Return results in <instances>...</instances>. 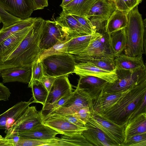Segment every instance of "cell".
Listing matches in <instances>:
<instances>
[{
	"instance_id": "obj_1",
	"label": "cell",
	"mask_w": 146,
	"mask_h": 146,
	"mask_svg": "<svg viewBox=\"0 0 146 146\" xmlns=\"http://www.w3.org/2000/svg\"><path fill=\"white\" fill-rule=\"evenodd\" d=\"M45 20L36 18L20 43L10 54L0 58V70L16 67L31 66L38 59L42 51L39 46Z\"/></svg>"
},
{
	"instance_id": "obj_2",
	"label": "cell",
	"mask_w": 146,
	"mask_h": 146,
	"mask_svg": "<svg viewBox=\"0 0 146 146\" xmlns=\"http://www.w3.org/2000/svg\"><path fill=\"white\" fill-rule=\"evenodd\" d=\"M145 95L146 81L130 90L110 109L98 113L117 124H126L130 114L141 103Z\"/></svg>"
},
{
	"instance_id": "obj_3",
	"label": "cell",
	"mask_w": 146,
	"mask_h": 146,
	"mask_svg": "<svg viewBox=\"0 0 146 146\" xmlns=\"http://www.w3.org/2000/svg\"><path fill=\"white\" fill-rule=\"evenodd\" d=\"M125 28L127 44L125 54L135 56L146 53V19H143L138 6L128 13Z\"/></svg>"
},
{
	"instance_id": "obj_4",
	"label": "cell",
	"mask_w": 146,
	"mask_h": 146,
	"mask_svg": "<svg viewBox=\"0 0 146 146\" xmlns=\"http://www.w3.org/2000/svg\"><path fill=\"white\" fill-rule=\"evenodd\" d=\"M115 72L117 79L113 83H108L102 89L103 92H122L146 81V66L133 70H117Z\"/></svg>"
},
{
	"instance_id": "obj_5",
	"label": "cell",
	"mask_w": 146,
	"mask_h": 146,
	"mask_svg": "<svg viewBox=\"0 0 146 146\" xmlns=\"http://www.w3.org/2000/svg\"><path fill=\"white\" fill-rule=\"evenodd\" d=\"M75 60L73 55L66 53L50 55L40 61L44 75L56 77L74 73Z\"/></svg>"
},
{
	"instance_id": "obj_6",
	"label": "cell",
	"mask_w": 146,
	"mask_h": 146,
	"mask_svg": "<svg viewBox=\"0 0 146 146\" xmlns=\"http://www.w3.org/2000/svg\"><path fill=\"white\" fill-rule=\"evenodd\" d=\"M109 38V34L105 31L100 36L91 40L84 50L74 56L75 59L80 62H87L103 57L115 58Z\"/></svg>"
},
{
	"instance_id": "obj_7",
	"label": "cell",
	"mask_w": 146,
	"mask_h": 146,
	"mask_svg": "<svg viewBox=\"0 0 146 146\" xmlns=\"http://www.w3.org/2000/svg\"><path fill=\"white\" fill-rule=\"evenodd\" d=\"M92 101L89 106L90 117L88 122L102 131L117 146H122L125 139L124 130L126 124L118 125L102 116L94 110Z\"/></svg>"
},
{
	"instance_id": "obj_8",
	"label": "cell",
	"mask_w": 146,
	"mask_h": 146,
	"mask_svg": "<svg viewBox=\"0 0 146 146\" xmlns=\"http://www.w3.org/2000/svg\"><path fill=\"white\" fill-rule=\"evenodd\" d=\"M43 116L35 106H29L12 126L5 132L6 135H18L37 125L43 123Z\"/></svg>"
},
{
	"instance_id": "obj_9",
	"label": "cell",
	"mask_w": 146,
	"mask_h": 146,
	"mask_svg": "<svg viewBox=\"0 0 146 146\" xmlns=\"http://www.w3.org/2000/svg\"><path fill=\"white\" fill-rule=\"evenodd\" d=\"M92 100L89 94L83 90L76 88L71 96L61 106L45 116L53 115H64L73 114L78 110L89 107Z\"/></svg>"
},
{
	"instance_id": "obj_10",
	"label": "cell",
	"mask_w": 146,
	"mask_h": 146,
	"mask_svg": "<svg viewBox=\"0 0 146 146\" xmlns=\"http://www.w3.org/2000/svg\"><path fill=\"white\" fill-rule=\"evenodd\" d=\"M67 37V34L56 21L45 20L40 42V49L42 51L47 49Z\"/></svg>"
},
{
	"instance_id": "obj_11",
	"label": "cell",
	"mask_w": 146,
	"mask_h": 146,
	"mask_svg": "<svg viewBox=\"0 0 146 146\" xmlns=\"http://www.w3.org/2000/svg\"><path fill=\"white\" fill-rule=\"evenodd\" d=\"M0 5L8 13L21 19L30 17L35 10L32 0H0Z\"/></svg>"
},
{
	"instance_id": "obj_12",
	"label": "cell",
	"mask_w": 146,
	"mask_h": 146,
	"mask_svg": "<svg viewBox=\"0 0 146 146\" xmlns=\"http://www.w3.org/2000/svg\"><path fill=\"white\" fill-rule=\"evenodd\" d=\"M73 92L72 86L67 76L56 77L55 80L48 93L41 113L48 107L53 104L62 97Z\"/></svg>"
},
{
	"instance_id": "obj_13",
	"label": "cell",
	"mask_w": 146,
	"mask_h": 146,
	"mask_svg": "<svg viewBox=\"0 0 146 146\" xmlns=\"http://www.w3.org/2000/svg\"><path fill=\"white\" fill-rule=\"evenodd\" d=\"M80 76H90L104 80L109 83H114L117 78L115 72L104 70L89 62H80L75 66L74 73Z\"/></svg>"
},
{
	"instance_id": "obj_14",
	"label": "cell",
	"mask_w": 146,
	"mask_h": 146,
	"mask_svg": "<svg viewBox=\"0 0 146 146\" xmlns=\"http://www.w3.org/2000/svg\"><path fill=\"white\" fill-rule=\"evenodd\" d=\"M116 9L113 0H97L86 16L92 22L101 24L107 21Z\"/></svg>"
},
{
	"instance_id": "obj_15",
	"label": "cell",
	"mask_w": 146,
	"mask_h": 146,
	"mask_svg": "<svg viewBox=\"0 0 146 146\" xmlns=\"http://www.w3.org/2000/svg\"><path fill=\"white\" fill-rule=\"evenodd\" d=\"M55 21L62 27L68 38L90 34L74 17L65 11L62 10Z\"/></svg>"
},
{
	"instance_id": "obj_16",
	"label": "cell",
	"mask_w": 146,
	"mask_h": 146,
	"mask_svg": "<svg viewBox=\"0 0 146 146\" xmlns=\"http://www.w3.org/2000/svg\"><path fill=\"white\" fill-rule=\"evenodd\" d=\"M43 123L60 131L62 134L71 135L82 133L88 129L73 124L64 118L56 115H53L43 118Z\"/></svg>"
},
{
	"instance_id": "obj_17",
	"label": "cell",
	"mask_w": 146,
	"mask_h": 146,
	"mask_svg": "<svg viewBox=\"0 0 146 146\" xmlns=\"http://www.w3.org/2000/svg\"><path fill=\"white\" fill-rule=\"evenodd\" d=\"M32 65L16 67L1 71L2 83L18 82L29 83L31 78Z\"/></svg>"
},
{
	"instance_id": "obj_18",
	"label": "cell",
	"mask_w": 146,
	"mask_h": 146,
	"mask_svg": "<svg viewBox=\"0 0 146 146\" xmlns=\"http://www.w3.org/2000/svg\"><path fill=\"white\" fill-rule=\"evenodd\" d=\"M33 98L27 102L21 101L0 115V129H7L11 127L30 105Z\"/></svg>"
},
{
	"instance_id": "obj_19",
	"label": "cell",
	"mask_w": 146,
	"mask_h": 146,
	"mask_svg": "<svg viewBox=\"0 0 146 146\" xmlns=\"http://www.w3.org/2000/svg\"><path fill=\"white\" fill-rule=\"evenodd\" d=\"M131 89L122 92L116 93L104 92L102 90L97 97L92 100V106L93 110L99 114L107 110L115 104Z\"/></svg>"
},
{
	"instance_id": "obj_20",
	"label": "cell",
	"mask_w": 146,
	"mask_h": 146,
	"mask_svg": "<svg viewBox=\"0 0 146 146\" xmlns=\"http://www.w3.org/2000/svg\"><path fill=\"white\" fill-rule=\"evenodd\" d=\"M80 77L76 88L86 91L90 96L92 100L97 97L108 83L104 80L94 76Z\"/></svg>"
},
{
	"instance_id": "obj_21",
	"label": "cell",
	"mask_w": 146,
	"mask_h": 146,
	"mask_svg": "<svg viewBox=\"0 0 146 146\" xmlns=\"http://www.w3.org/2000/svg\"><path fill=\"white\" fill-rule=\"evenodd\" d=\"M88 129L82 134L86 139L94 146H117L100 129L88 122L85 124Z\"/></svg>"
},
{
	"instance_id": "obj_22",
	"label": "cell",
	"mask_w": 146,
	"mask_h": 146,
	"mask_svg": "<svg viewBox=\"0 0 146 146\" xmlns=\"http://www.w3.org/2000/svg\"><path fill=\"white\" fill-rule=\"evenodd\" d=\"M58 134L61 133L44 125L38 124L31 129L19 134L20 138L38 140H48L56 138Z\"/></svg>"
},
{
	"instance_id": "obj_23",
	"label": "cell",
	"mask_w": 146,
	"mask_h": 146,
	"mask_svg": "<svg viewBox=\"0 0 146 146\" xmlns=\"http://www.w3.org/2000/svg\"><path fill=\"white\" fill-rule=\"evenodd\" d=\"M32 26L15 33L0 44V58L8 55L18 46L24 38Z\"/></svg>"
},
{
	"instance_id": "obj_24",
	"label": "cell",
	"mask_w": 146,
	"mask_h": 146,
	"mask_svg": "<svg viewBox=\"0 0 146 146\" xmlns=\"http://www.w3.org/2000/svg\"><path fill=\"white\" fill-rule=\"evenodd\" d=\"M101 34L97 32L93 34L70 38L67 42L68 53L74 55L79 54L86 48L91 40Z\"/></svg>"
},
{
	"instance_id": "obj_25",
	"label": "cell",
	"mask_w": 146,
	"mask_h": 146,
	"mask_svg": "<svg viewBox=\"0 0 146 146\" xmlns=\"http://www.w3.org/2000/svg\"><path fill=\"white\" fill-rule=\"evenodd\" d=\"M117 70H133L146 66L143 55L135 56L120 54L114 58Z\"/></svg>"
},
{
	"instance_id": "obj_26",
	"label": "cell",
	"mask_w": 146,
	"mask_h": 146,
	"mask_svg": "<svg viewBox=\"0 0 146 146\" xmlns=\"http://www.w3.org/2000/svg\"><path fill=\"white\" fill-rule=\"evenodd\" d=\"M128 13L116 9L107 21L105 31L108 34L125 28Z\"/></svg>"
},
{
	"instance_id": "obj_27",
	"label": "cell",
	"mask_w": 146,
	"mask_h": 146,
	"mask_svg": "<svg viewBox=\"0 0 146 146\" xmlns=\"http://www.w3.org/2000/svg\"><path fill=\"white\" fill-rule=\"evenodd\" d=\"M146 132V112L142 113L126 123L124 130L125 137Z\"/></svg>"
},
{
	"instance_id": "obj_28",
	"label": "cell",
	"mask_w": 146,
	"mask_h": 146,
	"mask_svg": "<svg viewBox=\"0 0 146 146\" xmlns=\"http://www.w3.org/2000/svg\"><path fill=\"white\" fill-rule=\"evenodd\" d=\"M97 0H73L62 8V10L73 14L86 16Z\"/></svg>"
},
{
	"instance_id": "obj_29",
	"label": "cell",
	"mask_w": 146,
	"mask_h": 146,
	"mask_svg": "<svg viewBox=\"0 0 146 146\" xmlns=\"http://www.w3.org/2000/svg\"><path fill=\"white\" fill-rule=\"evenodd\" d=\"M109 40L115 57L121 54L126 46L125 28L109 34Z\"/></svg>"
},
{
	"instance_id": "obj_30",
	"label": "cell",
	"mask_w": 146,
	"mask_h": 146,
	"mask_svg": "<svg viewBox=\"0 0 146 146\" xmlns=\"http://www.w3.org/2000/svg\"><path fill=\"white\" fill-rule=\"evenodd\" d=\"M36 17H29L19 21L0 30V44L6 39L15 33L31 26Z\"/></svg>"
},
{
	"instance_id": "obj_31",
	"label": "cell",
	"mask_w": 146,
	"mask_h": 146,
	"mask_svg": "<svg viewBox=\"0 0 146 146\" xmlns=\"http://www.w3.org/2000/svg\"><path fill=\"white\" fill-rule=\"evenodd\" d=\"M28 87L31 88L33 103H39L44 105L48 95V92L42 83L34 80L29 83Z\"/></svg>"
},
{
	"instance_id": "obj_32",
	"label": "cell",
	"mask_w": 146,
	"mask_h": 146,
	"mask_svg": "<svg viewBox=\"0 0 146 146\" xmlns=\"http://www.w3.org/2000/svg\"><path fill=\"white\" fill-rule=\"evenodd\" d=\"M61 135L60 138L62 146H93L82 133Z\"/></svg>"
},
{
	"instance_id": "obj_33",
	"label": "cell",
	"mask_w": 146,
	"mask_h": 146,
	"mask_svg": "<svg viewBox=\"0 0 146 146\" xmlns=\"http://www.w3.org/2000/svg\"><path fill=\"white\" fill-rule=\"evenodd\" d=\"M61 146L60 138L48 140H38L20 138L17 146Z\"/></svg>"
},
{
	"instance_id": "obj_34",
	"label": "cell",
	"mask_w": 146,
	"mask_h": 146,
	"mask_svg": "<svg viewBox=\"0 0 146 146\" xmlns=\"http://www.w3.org/2000/svg\"><path fill=\"white\" fill-rule=\"evenodd\" d=\"M70 38L67 37L64 40L58 42L49 48L42 51L38 59L41 61L50 55L68 53L67 42Z\"/></svg>"
},
{
	"instance_id": "obj_35",
	"label": "cell",
	"mask_w": 146,
	"mask_h": 146,
	"mask_svg": "<svg viewBox=\"0 0 146 146\" xmlns=\"http://www.w3.org/2000/svg\"><path fill=\"white\" fill-rule=\"evenodd\" d=\"M88 62L105 70L115 72L117 70L114 58L103 57L98 59H92Z\"/></svg>"
},
{
	"instance_id": "obj_36",
	"label": "cell",
	"mask_w": 146,
	"mask_h": 146,
	"mask_svg": "<svg viewBox=\"0 0 146 146\" xmlns=\"http://www.w3.org/2000/svg\"><path fill=\"white\" fill-rule=\"evenodd\" d=\"M146 146V132L125 137L122 146Z\"/></svg>"
},
{
	"instance_id": "obj_37",
	"label": "cell",
	"mask_w": 146,
	"mask_h": 146,
	"mask_svg": "<svg viewBox=\"0 0 146 146\" xmlns=\"http://www.w3.org/2000/svg\"><path fill=\"white\" fill-rule=\"evenodd\" d=\"M116 9L128 13L141 3L143 0H113Z\"/></svg>"
},
{
	"instance_id": "obj_38",
	"label": "cell",
	"mask_w": 146,
	"mask_h": 146,
	"mask_svg": "<svg viewBox=\"0 0 146 146\" xmlns=\"http://www.w3.org/2000/svg\"><path fill=\"white\" fill-rule=\"evenodd\" d=\"M70 14L90 34H94L97 32L96 27L87 16Z\"/></svg>"
},
{
	"instance_id": "obj_39",
	"label": "cell",
	"mask_w": 146,
	"mask_h": 146,
	"mask_svg": "<svg viewBox=\"0 0 146 146\" xmlns=\"http://www.w3.org/2000/svg\"><path fill=\"white\" fill-rule=\"evenodd\" d=\"M0 19L3 24V28L8 27L21 20L8 13L0 5Z\"/></svg>"
},
{
	"instance_id": "obj_40",
	"label": "cell",
	"mask_w": 146,
	"mask_h": 146,
	"mask_svg": "<svg viewBox=\"0 0 146 146\" xmlns=\"http://www.w3.org/2000/svg\"><path fill=\"white\" fill-rule=\"evenodd\" d=\"M31 69V78L30 81L34 80L40 81L44 75L43 66L41 62L38 59L34 62L32 65Z\"/></svg>"
},
{
	"instance_id": "obj_41",
	"label": "cell",
	"mask_w": 146,
	"mask_h": 146,
	"mask_svg": "<svg viewBox=\"0 0 146 146\" xmlns=\"http://www.w3.org/2000/svg\"><path fill=\"white\" fill-rule=\"evenodd\" d=\"M20 139L17 135H5L3 137L0 135V146H17Z\"/></svg>"
},
{
	"instance_id": "obj_42",
	"label": "cell",
	"mask_w": 146,
	"mask_h": 146,
	"mask_svg": "<svg viewBox=\"0 0 146 146\" xmlns=\"http://www.w3.org/2000/svg\"><path fill=\"white\" fill-rule=\"evenodd\" d=\"M73 115L86 124L88 121L90 117V112L89 107L81 108L78 110Z\"/></svg>"
},
{
	"instance_id": "obj_43",
	"label": "cell",
	"mask_w": 146,
	"mask_h": 146,
	"mask_svg": "<svg viewBox=\"0 0 146 146\" xmlns=\"http://www.w3.org/2000/svg\"><path fill=\"white\" fill-rule=\"evenodd\" d=\"M146 95H145L141 103L130 114L128 119L127 123L130 121L139 114L143 112H146Z\"/></svg>"
},
{
	"instance_id": "obj_44",
	"label": "cell",
	"mask_w": 146,
	"mask_h": 146,
	"mask_svg": "<svg viewBox=\"0 0 146 146\" xmlns=\"http://www.w3.org/2000/svg\"><path fill=\"white\" fill-rule=\"evenodd\" d=\"M56 77L49 76L44 75L40 80L47 90L48 93L55 80Z\"/></svg>"
},
{
	"instance_id": "obj_45",
	"label": "cell",
	"mask_w": 146,
	"mask_h": 146,
	"mask_svg": "<svg viewBox=\"0 0 146 146\" xmlns=\"http://www.w3.org/2000/svg\"><path fill=\"white\" fill-rule=\"evenodd\" d=\"M58 115L64 118L69 122L77 126L81 127H85V124L82 121L74 116L73 114Z\"/></svg>"
},
{
	"instance_id": "obj_46",
	"label": "cell",
	"mask_w": 146,
	"mask_h": 146,
	"mask_svg": "<svg viewBox=\"0 0 146 146\" xmlns=\"http://www.w3.org/2000/svg\"><path fill=\"white\" fill-rule=\"evenodd\" d=\"M11 94L9 89L0 82V101L8 100Z\"/></svg>"
},
{
	"instance_id": "obj_47",
	"label": "cell",
	"mask_w": 146,
	"mask_h": 146,
	"mask_svg": "<svg viewBox=\"0 0 146 146\" xmlns=\"http://www.w3.org/2000/svg\"><path fill=\"white\" fill-rule=\"evenodd\" d=\"M35 10L42 9L48 6V0H32Z\"/></svg>"
},
{
	"instance_id": "obj_48",
	"label": "cell",
	"mask_w": 146,
	"mask_h": 146,
	"mask_svg": "<svg viewBox=\"0 0 146 146\" xmlns=\"http://www.w3.org/2000/svg\"><path fill=\"white\" fill-rule=\"evenodd\" d=\"M73 0H62V2L60 6L62 8L65 6Z\"/></svg>"
},
{
	"instance_id": "obj_49",
	"label": "cell",
	"mask_w": 146,
	"mask_h": 146,
	"mask_svg": "<svg viewBox=\"0 0 146 146\" xmlns=\"http://www.w3.org/2000/svg\"><path fill=\"white\" fill-rule=\"evenodd\" d=\"M1 71L0 70V77L1 76Z\"/></svg>"
},
{
	"instance_id": "obj_50",
	"label": "cell",
	"mask_w": 146,
	"mask_h": 146,
	"mask_svg": "<svg viewBox=\"0 0 146 146\" xmlns=\"http://www.w3.org/2000/svg\"><path fill=\"white\" fill-rule=\"evenodd\" d=\"M1 23V20H0V24Z\"/></svg>"
}]
</instances>
